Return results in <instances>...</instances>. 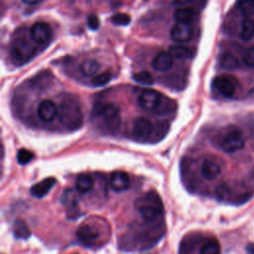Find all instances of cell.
I'll list each match as a JSON object with an SVG mask.
<instances>
[{
    "instance_id": "cell-7",
    "label": "cell",
    "mask_w": 254,
    "mask_h": 254,
    "mask_svg": "<svg viewBox=\"0 0 254 254\" xmlns=\"http://www.w3.org/2000/svg\"><path fill=\"white\" fill-rule=\"evenodd\" d=\"M164 96L154 89H145L138 98V102L142 108L148 111H158Z\"/></svg>"
},
{
    "instance_id": "cell-20",
    "label": "cell",
    "mask_w": 254,
    "mask_h": 254,
    "mask_svg": "<svg viewBox=\"0 0 254 254\" xmlns=\"http://www.w3.org/2000/svg\"><path fill=\"white\" fill-rule=\"evenodd\" d=\"M13 234L19 239H28L31 236V230L23 219H16L13 224Z\"/></svg>"
},
{
    "instance_id": "cell-11",
    "label": "cell",
    "mask_w": 254,
    "mask_h": 254,
    "mask_svg": "<svg viewBox=\"0 0 254 254\" xmlns=\"http://www.w3.org/2000/svg\"><path fill=\"white\" fill-rule=\"evenodd\" d=\"M38 116L45 122H50L56 118L59 113V107L56 103L50 99L43 100L37 109Z\"/></svg>"
},
{
    "instance_id": "cell-23",
    "label": "cell",
    "mask_w": 254,
    "mask_h": 254,
    "mask_svg": "<svg viewBox=\"0 0 254 254\" xmlns=\"http://www.w3.org/2000/svg\"><path fill=\"white\" fill-rule=\"evenodd\" d=\"M219 64L222 68L225 69H236L239 67V62L238 60L229 53H224L219 57Z\"/></svg>"
},
{
    "instance_id": "cell-22",
    "label": "cell",
    "mask_w": 254,
    "mask_h": 254,
    "mask_svg": "<svg viewBox=\"0 0 254 254\" xmlns=\"http://www.w3.org/2000/svg\"><path fill=\"white\" fill-rule=\"evenodd\" d=\"M240 37L244 41H250L254 37V20L252 18L246 17L242 21Z\"/></svg>"
},
{
    "instance_id": "cell-6",
    "label": "cell",
    "mask_w": 254,
    "mask_h": 254,
    "mask_svg": "<svg viewBox=\"0 0 254 254\" xmlns=\"http://www.w3.org/2000/svg\"><path fill=\"white\" fill-rule=\"evenodd\" d=\"M245 141L239 129L232 127L227 130L219 141V147L225 153H234L244 147Z\"/></svg>"
},
{
    "instance_id": "cell-32",
    "label": "cell",
    "mask_w": 254,
    "mask_h": 254,
    "mask_svg": "<svg viewBox=\"0 0 254 254\" xmlns=\"http://www.w3.org/2000/svg\"><path fill=\"white\" fill-rule=\"evenodd\" d=\"M191 0H173V3L177 6H183L189 2H190Z\"/></svg>"
},
{
    "instance_id": "cell-16",
    "label": "cell",
    "mask_w": 254,
    "mask_h": 254,
    "mask_svg": "<svg viewBox=\"0 0 254 254\" xmlns=\"http://www.w3.org/2000/svg\"><path fill=\"white\" fill-rule=\"evenodd\" d=\"M200 172L204 179L211 181L217 178L218 175L220 174V167L217 163H215L212 160H205L201 165Z\"/></svg>"
},
{
    "instance_id": "cell-31",
    "label": "cell",
    "mask_w": 254,
    "mask_h": 254,
    "mask_svg": "<svg viewBox=\"0 0 254 254\" xmlns=\"http://www.w3.org/2000/svg\"><path fill=\"white\" fill-rule=\"evenodd\" d=\"M87 26L92 31L97 30L100 26L99 18L96 15H89L88 18H87Z\"/></svg>"
},
{
    "instance_id": "cell-8",
    "label": "cell",
    "mask_w": 254,
    "mask_h": 254,
    "mask_svg": "<svg viewBox=\"0 0 254 254\" xmlns=\"http://www.w3.org/2000/svg\"><path fill=\"white\" fill-rule=\"evenodd\" d=\"M30 34L35 43L45 44L52 38L53 30L49 24L45 22H37L31 27Z\"/></svg>"
},
{
    "instance_id": "cell-24",
    "label": "cell",
    "mask_w": 254,
    "mask_h": 254,
    "mask_svg": "<svg viewBox=\"0 0 254 254\" xmlns=\"http://www.w3.org/2000/svg\"><path fill=\"white\" fill-rule=\"evenodd\" d=\"M199 254H221L220 245L215 239H209L200 247Z\"/></svg>"
},
{
    "instance_id": "cell-9",
    "label": "cell",
    "mask_w": 254,
    "mask_h": 254,
    "mask_svg": "<svg viewBox=\"0 0 254 254\" xmlns=\"http://www.w3.org/2000/svg\"><path fill=\"white\" fill-rule=\"evenodd\" d=\"M192 27L190 24H185V23H177L173 26L171 29L170 35L171 39L179 44L187 43L191 40L192 38Z\"/></svg>"
},
{
    "instance_id": "cell-27",
    "label": "cell",
    "mask_w": 254,
    "mask_h": 254,
    "mask_svg": "<svg viewBox=\"0 0 254 254\" xmlns=\"http://www.w3.org/2000/svg\"><path fill=\"white\" fill-rule=\"evenodd\" d=\"M111 77H112L111 72L106 70V71H103V72H100V73L94 75L92 77L91 82L95 86H103V85H106L111 80Z\"/></svg>"
},
{
    "instance_id": "cell-10",
    "label": "cell",
    "mask_w": 254,
    "mask_h": 254,
    "mask_svg": "<svg viewBox=\"0 0 254 254\" xmlns=\"http://www.w3.org/2000/svg\"><path fill=\"white\" fill-rule=\"evenodd\" d=\"M154 132L153 122L146 117H138L133 122V134L139 139H148Z\"/></svg>"
},
{
    "instance_id": "cell-2",
    "label": "cell",
    "mask_w": 254,
    "mask_h": 254,
    "mask_svg": "<svg viewBox=\"0 0 254 254\" xmlns=\"http://www.w3.org/2000/svg\"><path fill=\"white\" fill-rule=\"evenodd\" d=\"M109 236V226L106 222L93 217L83 221L76 230L78 241L86 247H95L104 243Z\"/></svg>"
},
{
    "instance_id": "cell-13",
    "label": "cell",
    "mask_w": 254,
    "mask_h": 254,
    "mask_svg": "<svg viewBox=\"0 0 254 254\" xmlns=\"http://www.w3.org/2000/svg\"><path fill=\"white\" fill-rule=\"evenodd\" d=\"M109 185L111 190L116 192L126 190L130 186V179L128 174L122 171H114L110 176Z\"/></svg>"
},
{
    "instance_id": "cell-5",
    "label": "cell",
    "mask_w": 254,
    "mask_h": 254,
    "mask_svg": "<svg viewBox=\"0 0 254 254\" xmlns=\"http://www.w3.org/2000/svg\"><path fill=\"white\" fill-rule=\"evenodd\" d=\"M92 115L102 117L105 123L113 129L120 124V108L115 103H95L92 108Z\"/></svg>"
},
{
    "instance_id": "cell-4",
    "label": "cell",
    "mask_w": 254,
    "mask_h": 254,
    "mask_svg": "<svg viewBox=\"0 0 254 254\" xmlns=\"http://www.w3.org/2000/svg\"><path fill=\"white\" fill-rule=\"evenodd\" d=\"M58 116L62 124L70 131L79 129L83 124V114L79 101L72 95H66L61 101Z\"/></svg>"
},
{
    "instance_id": "cell-21",
    "label": "cell",
    "mask_w": 254,
    "mask_h": 254,
    "mask_svg": "<svg viewBox=\"0 0 254 254\" xmlns=\"http://www.w3.org/2000/svg\"><path fill=\"white\" fill-rule=\"evenodd\" d=\"M171 55L179 60H187L190 59L193 56V52L190 47L184 46V45H176L170 47Z\"/></svg>"
},
{
    "instance_id": "cell-33",
    "label": "cell",
    "mask_w": 254,
    "mask_h": 254,
    "mask_svg": "<svg viewBox=\"0 0 254 254\" xmlns=\"http://www.w3.org/2000/svg\"><path fill=\"white\" fill-rule=\"evenodd\" d=\"M246 251L248 254H254V243H249L247 244Z\"/></svg>"
},
{
    "instance_id": "cell-14",
    "label": "cell",
    "mask_w": 254,
    "mask_h": 254,
    "mask_svg": "<svg viewBox=\"0 0 254 254\" xmlns=\"http://www.w3.org/2000/svg\"><path fill=\"white\" fill-rule=\"evenodd\" d=\"M174 64V57L170 52H160L152 61V67L157 71H167L172 68Z\"/></svg>"
},
{
    "instance_id": "cell-26",
    "label": "cell",
    "mask_w": 254,
    "mask_h": 254,
    "mask_svg": "<svg viewBox=\"0 0 254 254\" xmlns=\"http://www.w3.org/2000/svg\"><path fill=\"white\" fill-rule=\"evenodd\" d=\"M133 79L141 84H146V85H152L155 83V77L153 76V74L147 70H143V71H139L136 72L133 75Z\"/></svg>"
},
{
    "instance_id": "cell-30",
    "label": "cell",
    "mask_w": 254,
    "mask_h": 254,
    "mask_svg": "<svg viewBox=\"0 0 254 254\" xmlns=\"http://www.w3.org/2000/svg\"><path fill=\"white\" fill-rule=\"evenodd\" d=\"M243 63L248 67H254V47L246 50L243 55Z\"/></svg>"
},
{
    "instance_id": "cell-29",
    "label": "cell",
    "mask_w": 254,
    "mask_h": 254,
    "mask_svg": "<svg viewBox=\"0 0 254 254\" xmlns=\"http://www.w3.org/2000/svg\"><path fill=\"white\" fill-rule=\"evenodd\" d=\"M34 159V154L27 149H20L17 153V161L20 165H27Z\"/></svg>"
},
{
    "instance_id": "cell-15",
    "label": "cell",
    "mask_w": 254,
    "mask_h": 254,
    "mask_svg": "<svg viewBox=\"0 0 254 254\" xmlns=\"http://www.w3.org/2000/svg\"><path fill=\"white\" fill-rule=\"evenodd\" d=\"M56 183H57V180L53 177L44 179L41 182L35 184L30 189V193L36 198H42L52 190V188L56 185Z\"/></svg>"
},
{
    "instance_id": "cell-28",
    "label": "cell",
    "mask_w": 254,
    "mask_h": 254,
    "mask_svg": "<svg viewBox=\"0 0 254 254\" xmlns=\"http://www.w3.org/2000/svg\"><path fill=\"white\" fill-rule=\"evenodd\" d=\"M111 22L117 26H127L131 22V17L126 13H117L111 17Z\"/></svg>"
},
{
    "instance_id": "cell-25",
    "label": "cell",
    "mask_w": 254,
    "mask_h": 254,
    "mask_svg": "<svg viewBox=\"0 0 254 254\" xmlns=\"http://www.w3.org/2000/svg\"><path fill=\"white\" fill-rule=\"evenodd\" d=\"M236 6L245 18L254 15V0H237Z\"/></svg>"
},
{
    "instance_id": "cell-17",
    "label": "cell",
    "mask_w": 254,
    "mask_h": 254,
    "mask_svg": "<svg viewBox=\"0 0 254 254\" xmlns=\"http://www.w3.org/2000/svg\"><path fill=\"white\" fill-rule=\"evenodd\" d=\"M75 187L77 191L81 193L89 192L94 188V180L90 175L87 174H81L77 177L75 182Z\"/></svg>"
},
{
    "instance_id": "cell-19",
    "label": "cell",
    "mask_w": 254,
    "mask_h": 254,
    "mask_svg": "<svg viewBox=\"0 0 254 254\" xmlns=\"http://www.w3.org/2000/svg\"><path fill=\"white\" fill-rule=\"evenodd\" d=\"M194 17V10L190 7H182L174 12V19L177 23L190 24Z\"/></svg>"
},
{
    "instance_id": "cell-3",
    "label": "cell",
    "mask_w": 254,
    "mask_h": 254,
    "mask_svg": "<svg viewBox=\"0 0 254 254\" xmlns=\"http://www.w3.org/2000/svg\"><path fill=\"white\" fill-rule=\"evenodd\" d=\"M143 221L153 222L163 219L164 204L156 190H149L140 195L134 202Z\"/></svg>"
},
{
    "instance_id": "cell-34",
    "label": "cell",
    "mask_w": 254,
    "mask_h": 254,
    "mask_svg": "<svg viewBox=\"0 0 254 254\" xmlns=\"http://www.w3.org/2000/svg\"><path fill=\"white\" fill-rule=\"evenodd\" d=\"M22 2H24L25 4H28V5H36V4H39L40 2H42V0H22Z\"/></svg>"
},
{
    "instance_id": "cell-12",
    "label": "cell",
    "mask_w": 254,
    "mask_h": 254,
    "mask_svg": "<svg viewBox=\"0 0 254 254\" xmlns=\"http://www.w3.org/2000/svg\"><path fill=\"white\" fill-rule=\"evenodd\" d=\"M213 85L224 97L230 98L235 93V85L232 79L226 75H218L213 79Z\"/></svg>"
},
{
    "instance_id": "cell-18",
    "label": "cell",
    "mask_w": 254,
    "mask_h": 254,
    "mask_svg": "<svg viewBox=\"0 0 254 254\" xmlns=\"http://www.w3.org/2000/svg\"><path fill=\"white\" fill-rule=\"evenodd\" d=\"M100 69V64L94 59H86L79 65L80 72L85 76H94Z\"/></svg>"
},
{
    "instance_id": "cell-1",
    "label": "cell",
    "mask_w": 254,
    "mask_h": 254,
    "mask_svg": "<svg viewBox=\"0 0 254 254\" xmlns=\"http://www.w3.org/2000/svg\"><path fill=\"white\" fill-rule=\"evenodd\" d=\"M166 226L164 220L144 221L129 228L121 237L119 247L124 251H143L154 247L164 236Z\"/></svg>"
}]
</instances>
